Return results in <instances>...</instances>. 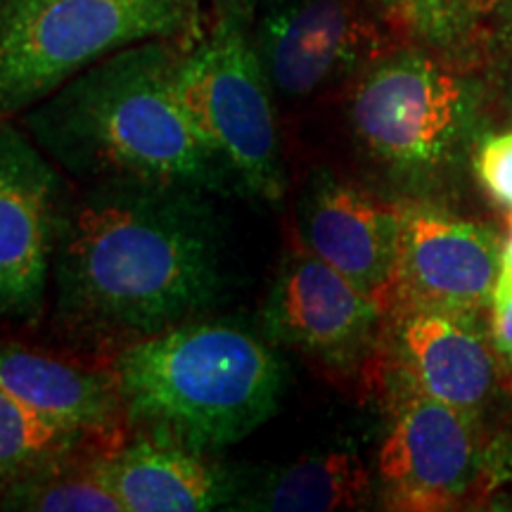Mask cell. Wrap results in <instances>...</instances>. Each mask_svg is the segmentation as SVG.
Wrapping results in <instances>:
<instances>
[{
  "label": "cell",
  "mask_w": 512,
  "mask_h": 512,
  "mask_svg": "<svg viewBox=\"0 0 512 512\" xmlns=\"http://www.w3.org/2000/svg\"><path fill=\"white\" fill-rule=\"evenodd\" d=\"M190 17L188 0H27L0 12V119L121 48L178 38Z\"/></svg>",
  "instance_id": "5b68a950"
},
{
  "label": "cell",
  "mask_w": 512,
  "mask_h": 512,
  "mask_svg": "<svg viewBox=\"0 0 512 512\" xmlns=\"http://www.w3.org/2000/svg\"><path fill=\"white\" fill-rule=\"evenodd\" d=\"M384 316L375 299L304 245L283 259L261 311L273 342L342 373L366 361Z\"/></svg>",
  "instance_id": "9c48e42d"
},
{
  "label": "cell",
  "mask_w": 512,
  "mask_h": 512,
  "mask_svg": "<svg viewBox=\"0 0 512 512\" xmlns=\"http://www.w3.org/2000/svg\"><path fill=\"white\" fill-rule=\"evenodd\" d=\"M171 41L133 43L83 69L22 114L27 133L83 181L238 190L178 98Z\"/></svg>",
  "instance_id": "7a4b0ae2"
},
{
  "label": "cell",
  "mask_w": 512,
  "mask_h": 512,
  "mask_svg": "<svg viewBox=\"0 0 512 512\" xmlns=\"http://www.w3.org/2000/svg\"><path fill=\"white\" fill-rule=\"evenodd\" d=\"M503 0H470L472 10L475 12H491L496 8V5H501Z\"/></svg>",
  "instance_id": "603a6c76"
},
{
  "label": "cell",
  "mask_w": 512,
  "mask_h": 512,
  "mask_svg": "<svg viewBox=\"0 0 512 512\" xmlns=\"http://www.w3.org/2000/svg\"><path fill=\"white\" fill-rule=\"evenodd\" d=\"M399 349L418 392L458 411L475 413L494 387L496 363L482 332L467 316L403 309Z\"/></svg>",
  "instance_id": "9a60e30c"
},
{
  "label": "cell",
  "mask_w": 512,
  "mask_h": 512,
  "mask_svg": "<svg viewBox=\"0 0 512 512\" xmlns=\"http://www.w3.org/2000/svg\"><path fill=\"white\" fill-rule=\"evenodd\" d=\"M401 209L394 313L430 309L470 316L489 306L503 261V245L494 230L422 204H401Z\"/></svg>",
  "instance_id": "8fae6325"
},
{
  "label": "cell",
  "mask_w": 512,
  "mask_h": 512,
  "mask_svg": "<svg viewBox=\"0 0 512 512\" xmlns=\"http://www.w3.org/2000/svg\"><path fill=\"white\" fill-rule=\"evenodd\" d=\"M12 477L8 470H3V467H0V501H3V496H5V491H8V486L12 484Z\"/></svg>",
  "instance_id": "cb8c5ba5"
},
{
  "label": "cell",
  "mask_w": 512,
  "mask_h": 512,
  "mask_svg": "<svg viewBox=\"0 0 512 512\" xmlns=\"http://www.w3.org/2000/svg\"><path fill=\"white\" fill-rule=\"evenodd\" d=\"M176 91L235 188L273 204L283 200L287 178L275 93L245 10L233 5L188 50H178Z\"/></svg>",
  "instance_id": "277c9868"
},
{
  "label": "cell",
  "mask_w": 512,
  "mask_h": 512,
  "mask_svg": "<svg viewBox=\"0 0 512 512\" xmlns=\"http://www.w3.org/2000/svg\"><path fill=\"white\" fill-rule=\"evenodd\" d=\"M389 22L430 48H453L463 41L470 17V0H380Z\"/></svg>",
  "instance_id": "d6986e66"
},
{
  "label": "cell",
  "mask_w": 512,
  "mask_h": 512,
  "mask_svg": "<svg viewBox=\"0 0 512 512\" xmlns=\"http://www.w3.org/2000/svg\"><path fill=\"white\" fill-rule=\"evenodd\" d=\"M124 418L147 437L221 451L278 413L285 366L240 325L190 320L119 349Z\"/></svg>",
  "instance_id": "3957f363"
},
{
  "label": "cell",
  "mask_w": 512,
  "mask_h": 512,
  "mask_svg": "<svg viewBox=\"0 0 512 512\" xmlns=\"http://www.w3.org/2000/svg\"><path fill=\"white\" fill-rule=\"evenodd\" d=\"M496 287H512V221H510V238L503 247V261H501V275H498Z\"/></svg>",
  "instance_id": "7402d4cb"
},
{
  "label": "cell",
  "mask_w": 512,
  "mask_h": 512,
  "mask_svg": "<svg viewBox=\"0 0 512 512\" xmlns=\"http://www.w3.org/2000/svg\"><path fill=\"white\" fill-rule=\"evenodd\" d=\"M494 347L503 361L512 366V287H496L494 299Z\"/></svg>",
  "instance_id": "44dd1931"
},
{
  "label": "cell",
  "mask_w": 512,
  "mask_h": 512,
  "mask_svg": "<svg viewBox=\"0 0 512 512\" xmlns=\"http://www.w3.org/2000/svg\"><path fill=\"white\" fill-rule=\"evenodd\" d=\"M204 195L107 181L64 202L53 259L64 330L126 347L209 311L226 271L221 226Z\"/></svg>",
  "instance_id": "6da1fadb"
},
{
  "label": "cell",
  "mask_w": 512,
  "mask_h": 512,
  "mask_svg": "<svg viewBox=\"0 0 512 512\" xmlns=\"http://www.w3.org/2000/svg\"><path fill=\"white\" fill-rule=\"evenodd\" d=\"M62 183L36 140L0 119V313L36 320L46 306Z\"/></svg>",
  "instance_id": "ba28073f"
},
{
  "label": "cell",
  "mask_w": 512,
  "mask_h": 512,
  "mask_svg": "<svg viewBox=\"0 0 512 512\" xmlns=\"http://www.w3.org/2000/svg\"><path fill=\"white\" fill-rule=\"evenodd\" d=\"M252 38L273 93L285 100L313 98L389 53L363 0H264Z\"/></svg>",
  "instance_id": "52a82bcc"
},
{
  "label": "cell",
  "mask_w": 512,
  "mask_h": 512,
  "mask_svg": "<svg viewBox=\"0 0 512 512\" xmlns=\"http://www.w3.org/2000/svg\"><path fill=\"white\" fill-rule=\"evenodd\" d=\"M370 475L349 451H328L280 467L240 498L242 510L330 512L368 503Z\"/></svg>",
  "instance_id": "2e32d148"
},
{
  "label": "cell",
  "mask_w": 512,
  "mask_h": 512,
  "mask_svg": "<svg viewBox=\"0 0 512 512\" xmlns=\"http://www.w3.org/2000/svg\"><path fill=\"white\" fill-rule=\"evenodd\" d=\"M93 467L124 512H197L230 498L228 479L204 453L147 434L105 451Z\"/></svg>",
  "instance_id": "5bb4252c"
},
{
  "label": "cell",
  "mask_w": 512,
  "mask_h": 512,
  "mask_svg": "<svg viewBox=\"0 0 512 512\" xmlns=\"http://www.w3.org/2000/svg\"><path fill=\"white\" fill-rule=\"evenodd\" d=\"M0 389L43 418L107 444L126 420L112 368H88L10 339H0Z\"/></svg>",
  "instance_id": "4fadbf2b"
},
{
  "label": "cell",
  "mask_w": 512,
  "mask_h": 512,
  "mask_svg": "<svg viewBox=\"0 0 512 512\" xmlns=\"http://www.w3.org/2000/svg\"><path fill=\"white\" fill-rule=\"evenodd\" d=\"M475 100L467 81L422 50H389L356 76L354 136L375 164L415 183L437 174L463 143Z\"/></svg>",
  "instance_id": "8992f818"
},
{
  "label": "cell",
  "mask_w": 512,
  "mask_h": 512,
  "mask_svg": "<svg viewBox=\"0 0 512 512\" xmlns=\"http://www.w3.org/2000/svg\"><path fill=\"white\" fill-rule=\"evenodd\" d=\"M19 3H27V0H0V12L15 8V5H19Z\"/></svg>",
  "instance_id": "484cf974"
},
{
  "label": "cell",
  "mask_w": 512,
  "mask_h": 512,
  "mask_svg": "<svg viewBox=\"0 0 512 512\" xmlns=\"http://www.w3.org/2000/svg\"><path fill=\"white\" fill-rule=\"evenodd\" d=\"M387 508L451 510L470 494L482 467L472 413L418 392L403 396L377 460Z\"/></svg>",
  "instance_id": "30bf717a"
},
{
  "label": "cell",
  "mask_w": 512,
  "mask_h": 512,
  "mask_svg": "<svg viewBox=\"0 0 512 512\" xmlns=\"http://www.w3.org/2000/svg\"><path fill=\"white\" fill-rule=\"evenodd\" d=\"M3 510L34 512H124L119 498L98 477L93 463L72 467L64 463L15 477L5 491Z\"/></svg>",
  "instance_id": "e0dca14e"
},
{
  "label": "cell",
  "mask_w": 512,
  "mask_h": 512,
  "mask_svg": "<svg viewBox=\"0 0 512 512\" xmlns=\"http://www.w3.org/2000/svg\"><path fill=\"white\" fill-rule=\"evenodd\" d=\"M88 437L67 430L0 389V467L12 477L64 463Z\"/></svg>",
  "instance_id": "ac0fdd59"
},
{
  "label": "cell",
  "mask_w": 512,
  "mask_h": 512,
  "mask_svg": "<svg viewBox=\"0 0 512 512\" xmlns=\"http://www.w3.org/2000/svg\"><path fill=\"white\" fill-rule=\"evenodd\" d=\"M475 171L491 200L512 214V131L489 136L479 145Z\"/></svg>",
  "instance_id": "ffe728a7"
},
{
  "label": "cell",
  "mask_w": 512,
  "mask_h": 512,
  "mask_svg": "<svg viewBox=\"0 0 512 512\" xmlns=\"http://www.w3.org/2000/svg\"><path fill=\"white\" fill-rule=\"evenodd\" d=\"M302 242L311 254L349 278L358 290L394 313L401 261V204L375 200L354 185L318 176L306 190Z\"/></svg>",
  "instance_id": "7c38bea8"
},
{
  "label": "cell",
  "mask_w": 512,
  "mask_h": 512,
  "mask_svg": "<svg viewBox=\"0 0 512 512\" xmlns=\"http://www.w3.org/2000/svg\"><path fill=\"white\" fill-rule=\"evenodd\" d=\"M264 3V0H233V5L235 8H240V10H249V8H254V5H261Z\"/></svg>",
  "instance_id": "d4e9b609"
}]
</instances>
